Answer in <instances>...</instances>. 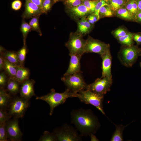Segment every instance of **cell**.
I'll return each mask as SVG.
<instances>
[{"mask_svg": "<svg viewBox=\"0 0 141 141\" xmlns=\"http://www.w3.org/2000/svg\"><path fill=\"white\" fill-rule=\"evenodd\" d=\"M133 39L138 45L141 44V35L138 34H133Z\"/></svg>", "mask_w": 141, "mask_h": 141, "instance_id": "cell-43", "label": "cell"}, {"mask_svg": "<svg viewBox=\"0 0 141 141\" xmlns=\"http://www.w3.org/2000/svg\"><path fill=\"white\" fill-rule=\"evenodd\" d=\"M141 56V49L133 45L128 46L123 45L118 54L121 63L127 67H131Z\"/></svg>", "mask_w": 141, "mask_h": 141, "instance_id": "cell-3", "label": "cell"}, {"mask_svg": "<svg viewBox=\"0 0 141 141\" xmlns=\"http://www.w3.org/2000/svg\"><path fill=\"white\" fill-rule=\"evenodd\" d=\"M17 52L20 65L21 66H24L27 52L26 45H24Z\"/></svg>", "mask_w": 141, "mask_h": 141, "instance_id": "cell-31", "label": "cell"}, {"mask_svg": "<svg viewBox=\"0 0 141 141\" xmlns=\"http://www.w3.org/2000/svg\"><path fill=\"white\" fill-rule=\"evenodd\" d=\"M18 119L14 118L6 123L8 138L11 141H19L21 140L22 133L19 126Z\"/></svg>", "mask_w": 141, "mask_h": 141, "instance_id": "cell-11", "label": "cell"}, {"mask_svg": "<svg viewBox=\"0 0 141 141\" xmlns=\"http://www.w3.org/2000/svg\"><path fill=\"white\" fill-rule=\"evenodd\" d=\"M77 97L80 101L86 104H90L96 107L104 115L103 102L104 95L97 94L87 89L82 90L78 93Z\"/></svg>", "mask_w": 141, "mask_h": 141, "instance_id": "cell-6", "label": "cell"}, {"mask_svg": "<svg viewBox=\"0 0 141 141\" xmlns=\"http://www.w3.org/2000/svg\"><path fill=\"white\" fill-rule=\"evenodd\" d=\"M137 21L141 22V11H139L135 16Z\"/></svg>", "mask_w": 141, "mask_h": 141, "instance_id": "cell-46", "label": "cell"}, {"mask_svg": "<svg viewBox=\"0 0 141 141\" xmlns=\"http://www.w3.org/2000/svg\"><path fill=\"white\" fill-rule=\"evenodd\" d=\"M107 5H108V1L104 0L98 1L95 7L94 14L100 19L99 15L100 9L103 6Z\"/></svg>", "mask_w": 141, "mask_h": 141, "instance_id": "cell-37", "label": "cell"}, {"mask_svg": "<svg viewBox=\"0 0 141 141\" xmlns=\"http://www.w3.org/2000/svg\"><path fill=\"white\" fill-rule=\"evenodd\" d=\"M77 32L70 33L69 39L65 46L69 52V54H74L82 56L85 53L84 47L86 40Z\"/></svg>", "mask_w": 141, "mask_h": 141, "instance_id": "cell-7", "label": "cell"}, {"mask_svg": "<svg viewBox=\"0 0 141 141\" xmlns=\"http://www.w3.org/2000/svg\"><path fill=\"white\" fill-rule=\"evenodd\" d=\"M125 6L134 17L139 11L136 0H127Z\"/></svg>", "mask_w": 141, "mask_h": 141, "instance_id": "cell-24", "label": "cell"}, {"mask_svg": "<svg viewBox=\"0 0 141 141\" xmlns=\"http://www.w3.org/2000/svg\"><path fill=\"white\" fill-rule=\"evenodd\" d=\"M109 49V44L95 39L90 36H88L86 40L85 53H95L99 54L101 56Z\"/></svg>", "mask_w": 141, "mask_h": 141, "instance_id": "cell-9", "label": "cell"}, {"mask_svg": "<svg viewBox=\"0 0 141 141\" xmlns=\"http://www.w3.org/2000/svg\"><path fill=\"white\" fill-rule=\"evenodd\" d=\"M63 0H52L53 4H54L60 1H63Z\"/></svg>", "mask_w": 141, "mask_h": 141, "instance_id": "cell-49", "label": "cell"}, {"mask_svg": "<svg viewBox=\"0 0 141 141\" xmlns=\"http://www.w3.org/2000/svg\"><path fill=\"white\" fill-rule=\"evenodd\" d=\"M97 0L99 1V0ZM105 0L106 1H108V0Z\"/></svg>", "mask_w": 141, "mask_h": 141, "instance_id": "cell-51", "label": "cell"}, {"mask_svg": "<svg viewBox=\"0 0 141 141\" xmlns=\"http://www.w3.org/2000/svg\"><path fill=\"white\" fill-rule=\"evenodd\" d=\"M40 7L43 11V0H29ZM44 13V12H43Z\"/></svg>", "mask_w": 141, "mask_h": 141, "instance_id": "cell-44", "label": "cell"}, {"mask_svg": "<svg viewBox=\"0 0 141 141\" xmlns=\"http://www.w3.org/2000/svg\"><path fill=\"white\" fill-rule=\"evenodd\" d=\"M30 74L29 69L24 66H18L16 73L14 79L20 84L29 79Z\"/></svg>", "mask_w": 141, "mask_h": 141, "instance_id": "cell-18", "label": "cell"}, {"mask_svg": "<svg viewBox=\"0 0 141 141\" xmlns=\"http://www.w3.org/2000/svg\"><path fill=\"white\" fill-rule=\"evenodd\" d=\"M85 17L77 20V32L83 37L89 33L93 28V25L90 24Z\"/></svg>", "mask_w": 141, "mask_h": 141, "instance_id": "cell-17", "label": "cell"}, {"mask_svg": "<svg viewBox=\"0 0 141 141\" xmlns=\"http://www.w3.org/2000/svg\"><path fill=\"white\" fill-rule=\"evenodd\" d=\"M43 13V11L38 6L29 0H25V10L22 15L23 19L40 16Z\"/></svg>", "mask_w": 141, "mask_h": 141, "instance_id": "cell-13", "label": "cell"}, {"mask_svg": "<svg viewBox=\"0 0 141 141\" xmlns=\"http://www.w3.org/2000/svg\"><path fill=\"white\" fill-rule=\"evenodd\" d=\"M98 1L97 0H83V4L94 13L95 7Z\"/></svg>", "mask_w": 141, "mask_h": 141, "instance_id": "cell-33", "label": "cell"}, {"mask_svg": "<svg viewBox=\"0 0 141 141\" xmlns=\"http://www.w3.org/2000/svg\"><path fill=\"white\" fill-rule=\"evenodd\" d=\"M90 136L91 138V141H98V139L93 134H90Z\"/></svg>", "mask_w": 141, "mask_h": 141, "instance_id": "cell-48", "label": "cell"}, {"mask_svg": "<svg viewBox=\"0 0 141 141\" xmlns=\"http://www.w3.org/2000/svg\"><path fill=\"white\" fill-rule=\"evenodd\" d=\"M114 12L109 5L103 6L99 11L100 18L112 16L113 15Z\"/></svg>", "mask_w": 141, "mask_h": 141, "instance_id": "cell-30", "label": "cell"}, {"mask_svg": "<svg viewBox=\"0 0 141 141\" xmlns=\"http://www.w3.org/2000/svg\"><path fill=\"white\" fill-rule=\"evenodd\" d=\"M112 79L107 77L98 78L93 83L88 85L87 89L96 93L104 95L110 90Z\"/></svg>", "mask_w": 141, "mask_h": 141, "instance_id": "cell-10", "label": "cell"}, {"mask_svg": "<svg viewBox=\"0 0 141 141\" xmlns=\"http://www.w3.org/2000/svg\"><path fill=\"white\" fill-rule=\"evenodd\" d=\"M4 58L3 55L0 54V70L4 69Z\"/></svg>", "mask_w": 141, "mask_h": 141, "instance_id": "cell-45", "label": "cell"}, {"mask_svg": "<svg viewBox=\"0 0 141 141\" xmlns=\"http://www.w3.org/2000/svg\"><path fill=\"white\" fill-rule=\"evenodd\" d=\"M139 65H140V67L141 68V61L140 62Z\"/></svg>", "mask_w": 141, "mask_h": 141, "instance_id": "cell-50", "label": "cell"}, {"mask_svg": "<svg viewBox=\"0 0 141 141\" xmlns=\"http://www.w3.org/2000/svg\"><path fill=\"white\" fill-rule=\"evenodd\" d=\"M70 58L69 66L64 75H69L81 72V70L80 59L82 56L79 55L70 54Z\"/></svg>", "mask_w": 141, "mask_h": 141, "instance_id": "cell-16", "label": "cell"}, {"mask_svg": "<svg viewBox=\"0 0 141 141\" xmlns=\"http://www.w3.org/2000/svg\"><path fill=\"white\" fill-rule=\"evenodd\" d=\"M29 105V100L21 97L12 98L8 108L10 116L14 118L22 117Z\"/></svg>", "mask_w": 141, "mask_h": 141, "instance_id": "cell-8", "label": "cell"}, {"mask_svg": "<svg viewBox=\"0 0 141 141\" xmlns=\"http://www.w3.org/2000/svg\"><path fill=\"white\" fill-rule=\"evenodd\" d=\"M102 59V77L112 79L111 65L112 57L110 49L101 56Z\"/></svg>", "mask_w": 141, "mask_h": 141, "instance_id": "cell-15", "label": "cell"}, {"mask_svg": "<svg viewBox=\"0 0 141 141\" xmlns=\"http://www.w3.org/2000/svg\"><path fill=\"white\" fill-rule=\"evenodd\" d=\"M83 0H64V4L66 8H71L78 6L82 4Z\"/></svg>", "mask_w": 141, "mask_h": 141, "instance_id": "cell-34", "label": "cell"}, {"mask_svg": "<svg viewBox=\"0 0 141 141\" xmlns=\"http://www.w3.org/2000/svg\"><path fill=\"white\" fill-rule=\"evenodd\" d=\"M39 16H35L32 18L29 24L31 27L32 30L36 31L41 36L42 33L40 28L39 22Z\"/></svg>", "mask_w": 141, "mask_h": 141, "instance_id": "cell-29", "label": "cell"}, {"mask_svg": "<svg viewBox=\"0 0 141 141\" xmlns=\"http://www.w3.org/2000/svg\"><path fill=\"white\" fill-rule=\"evenodd\" d=\"M11 118L6 110L0 109V124L6 123Z\"/></svg>", "mask_w": 141, "mask_h": 141, "instance_id": "cell-36", "label": "cell"}, {"mask_svg": "<svg viewBox=\"0 0 141 141\" xmlns=\"http://www.w3.org/2000/svg\"><path fill=\"white\" fill-rule=\"evenodd\" d=\"M20 83L14 79L9 78L7 83V90L9 93L15 95L20 91Z\"/></svg>", "mask_w": 141, "mask_h": 141, "instance_id": "cell-22", "label": "cell"}, {"mask_svg": "<svg viewBox=\"0 0 141 141\" xmlns=\"http://www.w3.org/2000/svg\"><path fill=\"white\" fill-rule=\"evenodd\" d=\"M6 123L0 124V141L8 140V136L5 127Z\"/></svg>", "mask_w": 141, "mask_h": 141, "instance_id": "cell-35", "label": "cell"}, {"mask_svg": "<svg viewBox=\"0 0 141 141\" xmlns=\"http://www.w3.org/2000/svg\"><path fill=\"white\" fill-rule=\"evenodd\" d=\"M0 54L3 55L5 60L17 66H20L17 52L5 51Z\"/></svg>", "mask_w": 141, "mask_h": 141, "instance_id": "cell-20", "label": "cell"}, {"mask_svg": "<svg viewBox=\"0 0 141 141\" xmlns=\"http://www.w3.org/2000/svg\"><path fill=\"white\" fill-rule=\"evenodd\" d=\"M39 141H56L57 139L53 132L50 133L48 131H45L43 135L39 139Z\"/></svg>", "mask_w": 141, "mask_h": 141, "instance_id": "cell-32", "label": "cell"}, {"mask_svg": "<svg viewBox=\"0 0 141 141\" xmlns=\"http://www.w3.org/2000/svg\"><path fill=\"white\" fill-rule=\"evenodd\" d=\"M9 93L3 88L0 90V109L6 110L12 99Z\"/></svg>", "mask_w": 141, "mask_h": 141, "instance_id": "cell-19", "label": "cell"}, {"mask_svg": "<svg viewBox=\"0 0 141 141\" xmlns=\"http://www.w3.org/2000/svg\"><path fill=\"white\" fill-rule=\"evenodd\" d=\"M20 30L22 34L24 45H25L26 44V39L27 36L32 29L29 24L26 22L24 19L22 20Z\"/></svg>", "mask_w": 141, "mask_h": 141, "instance_id": "cell-28", "label": "cell"}, {"mask_svg": "<svg viewBox=\"0 0 141 141\" xmlns=\"http://www.w3.org/2000/svg\"><path fill=\"white\" fill-rule=\"evenodd\" d=\"M139 11H141V0H136Z\"/></svg>", "mask_w": 141, "mask_h": 141, "instance_id": "cell-47", "label": "cell"}, {"mask_svg": "<svg viewBox=\"0 0 141 141\" xmlns=\"http://www.w3.org/2000/svg\"><path fill=\"white\" fill-rule=\"evenodd\" d=\"M71 122L79 131L81 136L96 133L100 127L98 117L90 109L80 108L70 112Z\"/></svg>", "mask_w": 141, "mask_h": 141, "instance_id": "cell-1", "label": "cell"}, {"mask_svg": "<svg viewBox=\"0 0 141 141\" xmlns=\"http://www.w3.org/2000/svg\"><path fill=\"white\" fill-rule=\"evenodd\" d=\"M53 5L52 0H43V3L44 13H47L51 9Z\"/></svg>", "mask_w": 141, "mask_h": 141, "instance_id": "cell-39", "label": "cell"}, {"mask_svg": "<svg viewBox=\"0 0 141 141\" xmlns=\"http://www.w3.org/2000/svg\"><path fill=\"white\" fill-rule=\"evenodd\" d=\"M128 32L122 28H118L113 32V34L117 39L118 38L123 37L126 35Z\"/></svg>", "mask_w": 141, "mask_h": 141, "instance_id": "cell-38", "label": "cell"}, {"mask_svg": "<svg viewBox=\"0 0 141 141\" xmlns=\"http://www.w3.org/2000/svg\"><path fill=\"white\" fill-rule=\"evenodd\" d=\"M66 12L70 17L77 21L93 13L83 4L75 7L66 8Z\"/></svg>", "mask_w": 141, "mask_h": 141, "instance_id": "cell-12", "label": "cell"}, {"mask_svg": "<svg viewBox=\"0 0 141 141\" xmlns=\"http://www.w3.org/2000/svg\"><path fill=\"white\" fill-rule=\"evenodd\" d=\"M35 83L33 80L28 79L22 83L20 89V97L29 100L32 97L35 96L34 89Z\"/></svg>", "mask_w": 141, "mask_h": 141, "instance_id": "cell-14", "label": "cell"}, {"mask_svg": "<svg viewBox=\"0 0 141 141\" xmlns=\"http://www.w3.org/2000/svg\"><path fill=\"white\" fill-rule=\"evenodd\" d=\"M17 66L9 62L4 59V69L9 76V78L14 79Z\"/></svg>", "mask_w": 141, "mask_h": 141, "instance_id": "cell-23", "label": "cell"}, {"mask_svg": "<svg viewBox=\"0 0 141 141\" xmlns=\"http://www.w3.org/2000/svg\"><path fill=\"white\" fill-rule=\"evenodd\" d=\"M78 93L72 92L67 89L63 92H56L54 89L51 90L50 92L47 94L36 98V99H40L46 102L50 107V115H52L55 108L60 105L64 103L67 99L73 97H77Z\"/></svg>", "mask_w": 141, "mask_h": 141, "instance_id": "cell-2", "label": "cell"}, {"mask_svg": "<svg viewBox=\"0 0 141 141\" xmlns=\"http://www.w3.org/2000/svg\"><path fill=\"white\" fill-rule=\"evenodd\" d=\"M86 18L88 22L91 24L93 25L95 22L97 21L100 19L94 14L93 13L89 15Z\"/></svg>", "mask_w": 141, "mask_h": 141, "instance_id": "cell-41", "label": "cell"}, {"mask_svg": "<svg viewBox=\"0 0 141 141\" xmlns=\"http://www.w3.org/2000/svg\"><path fill=\"white\" fill-rule=\"evenodd\" d=\"M76 128L67 123L55 128L53 132L58 141H82L81 136Z\"/></svg>", "mask_w": 141, "mask_h": 141, "instance_id": "cell-5", "label": "cell"}, {"mask_svg": "<svg viewBox=\"0 0 141 141\" xmlns=\"http://www.w3.org/2000/svg\"><path fill=\"white\" fill-rule=\"evenodd\" d=\"M130 124H129L125 126H124L122 125H116L114 124L116 127V129L113 135L110 140L111 141H123V131L125 128Z\"/></svg>", "mask_w": 141, "mask_h": 141, "instance_id": "cell-21", "label": "cell"}, {"mask_svg": "<svg viewBox=\"0 0 141 141\" xmlns=\"http://www.w3.org/2000/svg\"><path fill=\"white\" fill-rule=\"evenodd\" d=\"M133 34L132 33L128 32L125 36L120 37L117 39L123 45L131 46L134 44Z\"/></svg>", "mask_w": 141, "mask_h": 141, "instance_id": "cell-27", "label": "cell"}, {"mask_svg": "<svg viewBox=\"0 0 141 141\" xmlns=\"http://www.w3.org/2000/svg\"><path fill=\"white\" fill-rule=\"evenodd\" d=\"M116 12L117 16L125 20H132L135 18V17L125 8H121Z\"/></svg>", "mask_w": 141, "mask_h": 141, "instance_id": "cell-25", "label": "cell"}, {"mask_svg": "<svg viewBox=\"0 0 141 141\" xmlns=\"http://www.w3.org/2000/svg\"><path fill=\"white\" fill-rule=\"evenodd\" d=\"M8 81L5 73L4 72H1L0 74V88H4V87L7 84Z\"/></svg>", "mask_w": 141, "mask_h": 141, "instance_id": "cell-40", "label": "cell"}, {"mask_svg": "<svg viewBox=\"0 0 141 141\" xmlns=\"http://www.w3.org/2000/svg\"><path fill=\"white\" fill-rule=\"evenodd\" d=\"M22 5V3L20 0H15L11 3V7L12 9L17 10L20 9Z\"/></svg>", "mask_w": 141, "mask_h": 141, "instance_id": "cell-42", "label": "cell"}, {"mask_svg": "<svg viewBox=\"0 0 141 141\" xmlns=\"http://www.w3.org/2000/svg\"><path fill=\"white\" fill-rule=\"evenodd\" d=\"M127 0H108L109 6L114 12L125 6Z\"/></svg>", "mask_w": 141, "mask_h": 141, "instance_id": "cell-26", "label": "cell"}, {"mask_svg": "<svg viewBox=\"0 0 141 141\" xmlns=\"http://www.w3.org/2000/svg\"><path fill=\"white\" fill-rule=\"evenodd\" d=\"M82 72L64 75L61 78L70 91L77 93L81 90H86L88 85L85 81Z\"/></svg>", "mask_w": 141, "mask_h": 141, "instance_id": "cell-4", "label": "cell"}]
</instances>
